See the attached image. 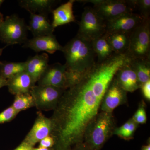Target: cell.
I'll return each instance as SVG.
<instances>
[{"label": "cell", "mask_w": 150, "mask_h": 150, "mask_svg": "<svg viewBox=\"0 0 150 150\" xmlns=\"http://www.w3.org/2000/svg\"><path fill=\"white\" fill-rule=\"evenodd\" d=\"M128 62L124 54H114L96 62L77 83L65 90L50 118L54 150H70L83 143L86 128L99 112L110 83Z\"/></svg>", "instance_id": "obj_1"}, {"label": "cell", "mask_w": 150, "mask_h": 150, "mask_svg": "<svg viewBox=\"0 0 150 150\" xmlns=\"http://www.w3.org/2000/svg\"><path fill=\"white\" fill-rule=\"evenodd\" d=\"M68 88L77 83L95 64L92 41L77 34L63 46Z\"/></svg>", "instance_id": "obj_2"}, {"label": "cell", "mask_w": 150, "mask_h": 150, "mask_svg": "<svg viewBox=\"0 0 150 150\" xmlns=\"http://www.w3.org/2000/svg\"><path fill=\"white\" fill-rule=\"evenodd\" d=\"M115 129L112 113L99 112L87 126L83 143L89 150H100L113 135Z\"/></svg>", "instance_id": "obj_3"}, {"label": "cell", "mask_w": 150, "mask_h": 150, "mask_svg": "<svg viewBox=\"0 0 150 150\" xmlns=\"http://www.w3.org/2000/svg\"><path fill=\"white\" fill-rule=\"evenodd\" d=\"M126 54L131 59H150V20L144 19L130 33L129 48Z\"/></svg>", "instance_id": "obj_4"}, {"label": "cell", "mask_w": 150, "mask_h": 150, "mask_svg": "<svg viewBox=\"0 0 150 150\" xmlns=\"http://www.w3.org/2000/svg\"><path fill=\"white\" fill-rule=\"evenodd\" d=\"M24 20L14 14L7 16L0 24V40L7 46L24 43L28 40Z\"/></svg>", "instance_id": "obj_5"}, {"label": "cell", "mask_w": 150, "mask_h": 150, "mask_svg": "<svg viewBox=\"0 0 150 150\" xmlns=\"http://www.w3.org/2000/svg\"><path fill=\"white\" fill-rule=\"evenodd\" d=\"M79 2L91 3L98 16L107 22L136 10L133 0H82Z\"/></svg>", "instance_id": "obj_6"}, {"label": "cell", "mask_w": 150, "mask_h": 150, "mask_svg": "<svg viewBox=\"0 0 150 150\" xmlns=\"http://www.w3.org/2000/svg\"><path fill=\"white\" fill-rule=\"evenodd\" d=\"M106 22L100 17L93 8H85L79 23L77 35L92 41L106 32Z\"/></svg>", "instance_id": "obj_7"}, {"label": "cell", "mask_w": 150, "mask_h": 150, "mask_svg": "<svg viewBox=\"0 0 150 150\" xmlns=\"http://www.w3.org/2000/svg\"><path fill=\"white\" fill-rule=\"evenodd\" d=\"M63 89L48 86L35 85L30 93L34 100L35 106L38 110H54L64 93Z\"/></svg>", "instance_id": "obj_8"}, {"label": "cell", "mask_w": 150, "mask_h": 150, "mask_svg": "<svg viewBox=\"0 0 150 150\" xmlns=\"http://www.w3.org/2000/svg\"><path fill=\"white\" fill-rule=\"evenodd\" d=\"M67 67L65 64L56 63L48 65L38 81V85L48 86L66 90Z\"/></svg>", "instance_id": "obj_9"}, {"label": "cell", "mask_w": 150, "mask_h": 150, "mask_svg": "<svg viewBox=\"0 0 150 150\" xmlns=\"http://www.w3.org/2000/svg\"><path fill=\"white\" fill-rule=\"evenodd\" d=\"M144 18L139 13H134L125 14L106 22L107 34L115 33H131L143 22Z\"/></svg>", "instance_id": "obj_10"}, {"label": "cell", "mask_w": 150, "mask_h": 150, "mask_svg": "<svg viewBox=\"0 0 150 150\" xmlns=\"http://www.w3.org/2000/svg\"><path fill=\"white\" fill-rule=\"evenodd\" d=\"M127 92L121 88L113 79L103 99L101 111L111 112L119 105L127 102Z\"/></svg>", "instance_id": "obj_11"}, {"label": "cell", "mask_w": 150, "mask_h": 150, "mask_svg": "<svg viewBox=\"0 0 150 150\" xmlns=\"http://www.w3.org/2000/svg\"><path fill=\"white\" fill-rule=\"evenodd\" d=\"M51 129L50 118H47L41 112H38L33 126L23 141L33 147L45 137L50 136Z\"/></svg>", "instance_id": "obj_12"}, {"label": "cell", "mask_w": 150, "mask_h": 150, "mask_svg": "<svg viewBox=\"0 0 150 150\" xmlns=\"http://www.w3.org/2000/svg\"><path fill=\"white\" fill-rule=\"evenodd\" d=\"M23 48H30L35 52H44V53L53 54L57 51H62V46L56 39L54 34L43 36L33 37L28 39L23 43Z\"/></svg>", "instance_id": "obj_13"}, {"label": "cell", "mask_w": 150, "mask_h": 150, "mask_svg": "<svg viewBox=\"0 0 150 150\" xmlns=\"http://www.w3.org/2000/svg\"><path fill=\"white\" fill-rule=\"evenodd\" d=\"M114 79L126 92H133L141 87L137 74L130 62L119 69L114 77Z\"/></svg>", "instance_id": "obj_14"}, {"label": "cell", "mask_w": 150, "mask_h": 150, "mask_svg": "<svg viewBox=\"0 0 150 150\" xmlns=\"http://www.w3.org/2000/svg\"><path fill=\"white\" fill-rule=\"evenodd\" d=\"M35 84L31 77L25 71L8 79L7 86L9 92L16 96L30 93Z\"/></svg>", "instance_id": "obj_15"}, {"label": "cell", "mask_w": 150, "mask_h": 150, "mask_svg": "<svg viewBox=\"0 0 150 150\" xmlns=\"http://www.w3.org/2000/svg\"><path fill=\"white\" fill-rule=\"evenodd\" d=\"M25 62V71L29 74L35 83L49 65V56L47 53H43L30 57Z\"/></svg>", "instance_id": "obj_16"}, {"label": "cell", "mask_w": 150, "mask_h": 150, "mask_svg": "<svg viewBox=\"0 0 150 150\" xmlns=\"http://www.w3.org/2000/svg\"><path fill=\"white\" fill-rule=\"evenodd\" d=\"M28 30L33 37L53 34L55 29L48 21V16L39 14L30 13Z\"/></svg>", "instance_id": "obj_17"}, {"label": "cell", "mask_w": 150, "mask_h": 150, "mask_svg": "<svg viewBox=\"0 0 150 150\" xmlns=\"http://www.w3.org/2000/svg\"><path fill=\"white\" fill-rule=\"evenodd\" d=\"M75 2L74 0H70L52 11L53 21L51 25L54 29L76 21L73 11V5Z\"/></svg>", "instance_id": "obj_18"}, {"label": "cell", "mask_w": 150, "mask_h": 150, "mask_svg": "<svg viewBox=\"0 0 150 150\" xmlns=\"http://www.w3.org/2000/svg\"><path fill=\"white\" fill-rule=\"evenodd\" d=\"M57 1L54 0H21L18 1L19 6L30 13L39 14L48 16L52 12Z\"/></svg>", "instance_id": "obj_19"}, {"label": "cell", "mask_w": 150, "mask_h": 150, "mask_svg": "<svg viewBox=\"0 0 150 150\" xmlns=\"http://www.w3.org/2000/svg\"><path fill=\"white\" fill-rule=\"evenodd\" d=\"M92 45L94 52L97 57L98 63L104 62L115 54L108 42L106 33L93 40Z\"/></svg>", "instance_id": "obj_20"}, {"label": "cell", "mask_w": 150, "mask_h": 150, "mask_svg": "<svg viewBox=\"0 0 150 150\" xmlns=\"http://www.w3.org/2000/svg\"><path fill=\"white\" fill-rule=\"evenodd\" d=\"M107 35L108 40L114 53L126 54L129 48L130 33H115Z\"/></svg>", "instance_id": "obj_21"}, {"label": "cell", "mask_w": 150, "mask_h": 150, "mask_svg": "<svg viewBox=\"0 0 150 150\" xmlns=\"http://www.w3.org/2000/svg\"><path fill=\"white\" fill-rule=\"evenodd\" d=\"M130 63L137 74L141 86L150 80V59H131Z\"/></svg>", "instance_id": "obj_22"}, {"label": "cell", "mask_w": 150, "mask_h": 150, "mask_svg": "<svg viewBox=\"0 0 150 150\" xmlns=\"http://www.w3.org/2000/svg\"><path fill=\"white\" fill-rule=\"evenodd\" d=\"M25 71V62H0V76L6 79Z\"/></svg>", "instance_id": "obj_23"}, {"label": "cell", "mask_w": 150, "mask_h": 150, "mask_svg": "<svg viewBox=\"0 0 150 150\" xmlns=\"http://www.w3.org/2000/svg\"><path fill=\"white\" fill-rule=\"evenodd\" d=\"M138 125L133 118H130L120 127L115 128L113 134L117 135L123 139H131L135 134Z\"/></svg>", "instance_id": "obj_24"}, {"label": "cell", "mask_w": 150, "mask_h": 150, "mask_svg": "<svg viewBox=\"0 0 150 150\" xmlns=\"http://www.w3.org/2000/svg\"><path fill=\"white\" fill-rule=\"evenodd\" d=\"M11 106L15 110L20 112L34 107L35 104L30 93L21 94L15 96L14 100Z\"/></svg>", "instance_id": "obj_25"}, {"label": "cell", "mask_w": 150, "mask_h": 150, "mask_svg": "<svg viewBox=\"0 0 150 150\" xmlns=\"http://www.w3.org/2000/svg\"><path fill=\"white\" fill-rule=\"evenodd\" d=\"M135 10L139 12L140 14L144 19L150 18V0H133Z\"/></svg>", "instance_id": "obj_26"}, {"label": "cell", "mask_w": 150, "mask_h": 150, "mask_svg": "<svg viewBox=\"0 0 150 150\" xmlns=\"http://www.w3.org/2000/svg\"><path fill=\"white\" fill-rule=\"evenodd\" d=\"M19 112L12 106L8 108L0 113V124L12 121L16 117Z\"/></svg>", "instance_id": "obj_27"}, {"label": "cell", "mask_w": 150, "mask_h": 150, "mask_svg": "<svg viewBox=\"0 0 150 150\" xmlns=\"http://www.w3.org/2000/svg\"><path fill=\"white\" fill-rule=\"evenodd\" d=\"M132 118L138 124H144L146 122V113L144 105H140Z\"/></svg>", "instance_id": "obj_28"}, {"label": "cell", "mask_w": 150, "mask_h": 150, "mask_svg": "<svg viewBox=\"0 0 150 150\" xmlns=\"http://www.w3.org/2000/svg\"><path fill=\"white\" fill-rule=\"evenodd\" d=\"M54 145V141L53 137L51 136H48L39 142V147L48 149L53 147Z\"/></svg>", "instance_id": "obj_29"}, {"label": "cell", "mask_w": 150, "mask_h": 150, "mask_svg": "<svg viewBox=\"0 0 150 150\" xmlns=\"http://www.w3.org/2000/svg\"><path fill=\"white\" fill-rule=\"evenodd\" d=\"M140 88L142 89V94L144 97L148 100H150V80L142 84Z\"/></svg>", "instance_id": "obj_30"}, {"label": "cell", "mask_w": 150, "mask_h": 150, "mask_svg": "<svg viewBox=\"0 0 150 150\" xmlns=\"http://www.w3.org/2000/svg\"><path fill=\"white\" fill-rule=\"evenodd\" d=\"M33 147L26 142L23 141L14 150H33Z\"/></svg>", "instance_id": "obj_31"}, {"label": "cell", "mask_w": 150, "mask_h": 150, "mask_svg": "<svg viewBox=\"0 0 150 150\" xmlns=\"http://www.w3.org/2000/svg\"><path fill=\"white\" fill-rule=\"evenodd\" d=\"M70 150H89L87 149L83 143H82L81 144H78L74 146Z\"/></svg>", "instance_id": "obj_32"}, {"label": "cell", "mask_w": 150, "mask_h": 150, "mask_svg": "<svg viewBox=\"0 0 150 150\" xmlns=\"http://www.w3.org/2000/svg\"><path fill=\"white\" fill-rule=\"evenodd\" d=\"M7 80L0 76V89L5 86H7Z\"/></svg>", "instance_id": "obj_33"}, {"label": "cell", "mask_w": 150, "mask_h": 150, "mask_svg": "<svg viewBox=\"0 0 150 150\" xmlns=\"http://www.w3.org/2000/svg\"><path fill=\"white\" fill-rule=\"evenodd\" d=\"M142 150H150V144H148L147 145L143 146L142 147Z\"/></svg>", "instance_id": "obj_34"}, {"label": "cell", "mask_w": 150, "mask_h": 150, "mask_svg": "<svg viewBox=\"0 0 150 150\" xmlns=\"http://www.w3.org/2000/svg\"><path fill=\"white\" fill-rule=\"evenodd\" d=\"M33 150H49V149H46V148L39 147L38 148H35V149L33 148Z\"/></svg>", "instance_id": "obj_35"}, {"label": "cell", "mask_w": 150, "mask_h": 150, "mask_svg": "<svg viewBox=\"0 0 150 150\" xmlns=\"http://www.w3.org/2000/svg\"><path fill=\"white\" fill-rule=\"evenodd\" d=\"M4 19V16H3V15L0 12V24L2 22Z\"/></svg>", "instance_id": "obj_36"}, {"label": "cell", "mask_w": 150, "mask_h": 150, "mask_svg": "<svg viewBox=\"0 0 150 150\" xmlns=\"http://www.w3.org/2000/svg\"><path fill=\"white\" fill-rule=\"evenodd\" d=\"M6 47H4V48H0V56H1L2 54L3 51H4V49H5V48Z\"/></svg>", "instance_id": "obj_37"}, {"label": "cell", "mask_w": 150, "mask_h": 150, "mask_svg": "<svg viewBox=\"0 0 150 150\" xmlns=\"http://www.w3.org/2000/svg\"><path fill=\"white\" fill-rule=\"evenodd\" d=\"M4 1H3V0H0V7H1V6L2 4Z\"/></svg>", "instance_id": "obj_38"}]
</instances>
